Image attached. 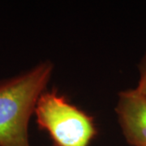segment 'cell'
Returning <instances> with one entry per match:
<instances>
[{"instance_id": "3", "label": "cell", "mask_w": 146, "mask_h": 146, "mask_svg": "<svg viewBox=\"0 0 146 146\" xmlns=\"http://www.w3.org/2000/svg\"><path fill=\"white\" fill-rule=\"evenodd\" d=\"M115 111L127 142L131 146H146V97L136 89L122 91Z\"/></svg>"}, {"instance_id": "2", "label": "cell", "mask_w": 146, "mask_h": 146, "mask_svg": "<svg viewBox=\"0 0 146 146\" xmlns=\"http://www.w3.org/2000/svg\"><path fill=\"white\" fill-rule=\"evenodd\" d=\"M38 127L54 146H89L98 134L94 118L56 91H45L34 110Z\"/></svg>"}, {"instance_id": "1", "label": "cell", "mask_w": 146, "mask_h": 146, "mask_svg": "<svg viewBox=\"0 0 146 146\" xmlns=\"http://www.w3.org/2000/svg\"><path fill=\"white\" fill-rule=\"evenodd\" d=\"M53 71V63L44 61L19 75L0 80V146H31L29 120Z\"/></svg>"}, {"instance_id": "4", "label": "cell", "mask_w": 146, "mask_h": 146, "mask_svg": "<svg viewBox=\"0 0 146 146\" xmlns=\"http://www.w3.org/2000/svg\"><path fill=\"white\" fill-rule=\"evenodd\" d=\"M140 78L136 89L146 97V54L140 64Z\"/></svg>"}]
</instances>
